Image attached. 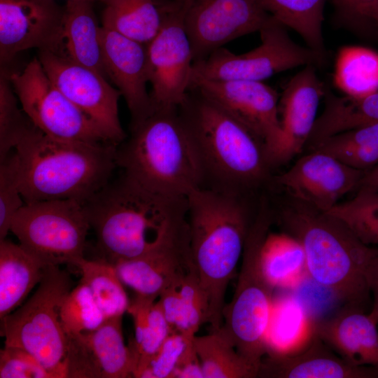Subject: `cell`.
Instances as JSON below:
<instances>
[{
	"instance_id": "1",
	"label": "cell",
	"mask_w": 378,
	"mask_h": 378,
	"mask_svg": "<svg viewBox=\"0 0 378 378\" xmlns=\"http://www.w3.org/2000/svg\"><path fill=\"white\" fill-rule=\"evenodd\" d=\"M83 204L99 259L113 265L145 254L187 225V198L155 193L123 174Z\"/></svg>"
},
{
	"instance_id": "2",
	"label": "cell",
	"mask_w": 378,
	"mask_h": 378,
	"mask_svg": "<svg viewBox=\"0 0 378 378\" xmlns=\"http://www.w3.org/2000/svg\"><path fill=\"white\" fill-rule=\"evenodd\" d=\"M116 150L110 143L57 139L31 122L14 149L24 204L56 200L84 204L110 181Z\"/></svg>"
},
{
	"instance_id": "3",
	"label": "cell",
	"mask_w": 378,
	"mask_h": 378,
	"mask_svg": "<svg viewBox=\"0 0 378 378\" xmlns=\"http://www.w3.org/2000/svg\"><path fill=\"white\" fill-rule=\"evenodd\" d=\"M251 222L239 195L202 187L187 197L190 254L211 330L221 326L226 290L241 258Z\"/></svg>"
},
{
	"instance_id": "4",
	"label": "cell",
	"mask_w": 378,
	"mask_h": 378,
	"mask_svg": "<svg viewBox=\"0 0 378 378\" xmlns=\"http://www.w3.org/2000/svg\"><path fill=\"white\" fill-rule=\"evenodd\" d=\"M178 108L153 110L131 125L130 136L117 146L116 164L123 174L150 191L187 198L204 187V174Z\"/></svg>"
},
{
	"instance_id": "5",
	"label": "cell",
	"mask_w": 378,
	"mask_h": 378,
	"mask_svg": "<svg viewBox=\"0 0 378 378\" xmlns=\"http://www.w3.org/2000/svg\"><path fill=\"white\" fill-rule=\"evenodd\" d=\"M178 110L197 149L204 184L211 183L207 188L241 195L265 178L264 144L244 125L194 88Z\"/></svg>"
},
{
	"instance_id": "6",
	"label": "cell",
	"mask_w": 378,
	"mask_h": 378,
	"mask_svg": "<svg viewBox=\"0 0 378 378\" xmlns=\"http://www.w3.org/2000/svg\"><path fill=\"white\" fill-rule=\"evenodd\" d=\"M302 204L284 209L281 223L302 244L307 274L339 300L364 309L371 295L364 271L374 247L339 219Z\"/></svg>"
},
{
	"instance_id": "7",
	"label": "cell",
	"mask_w": 378,
	"mask_h": 378,
	"mask_svg": "<svg viewBox=\"0 0 378 378\" xmlns=\"http://www.w3.org/2000/svg\"><path fill=\"white\" fill-rule=\"evenodd\" d=\"M272 222L271 213L265 206L251 222L234 293L224 307L222 323L216 330L258 370L266 354V333L274 302V288L267 281L260 264L261 248Z\"/></svg>"
},
{
	"instance_id": "8",
	"label": "cell",
	"mask_w": 378,
	"mask_h": 378,
	"mask_svg": "<svg viewBox=\"0 0 378 378\" xmlns=\"http://www.w3.org/2000/svg\"><path fill=\"white\" fill-rule=\"evenodd\" d=\"M71 290L69 274L47 265L33 295L1 320L4 346L21 348L36 358L53 376L66 378L68 337L62 328V302Z\"/></svg>"
},
{
	"instance_id": "9",
	"label": "cell",
	"mask_w": 378,
	"mask_h": 378,
	"mask_svg": "<svg viewBox=\"0 0 378 378\" xmlns=\"http://www.w3.org/2000/svg\"><path fill=\"white\" fill-rule=\"evenodd\" d=\"M90 228L84 204L74 200L24 204L10 225L19 244L43 265L75 267L84 258Z\"/></svg>"
},
{
	"instance_id": "10",
	"label": "cell",
	"mask_w": 378,
	"mask_h": 378,
	"mask_svg": "<svg viewBox=\"0 0 378 378\" xmlns=\"http://www.w3.org/2000/svg\"><path fill=\"white\" fill-rule=\"evenodd\" d=\"M286 28L272 17L259 31L258 46L239 55L220 48L193 62L192 73L211 80L262 81L295 67L323 64L324 57L293 41Z\"/></svg>"
},
{
	"instance_id": "11",
	"label": "cell",
	"mask_w": 378,
	"mask_h": 378,
	"mask_svg": "<svg viewBox=\"0 0 378 378\" xmlns=\"http://www.w3.org/2000/svg\"><path fill=\"white\" fill-rule=\"evenodd\" d=\"M8 77L23 112L46 135L66 141L112 144L54 85L38 58L20 71L8 72Z\"/></svg>"
},
{
	"instance_id": "12",
	"label": "cell",
	"mask_w": 378,
	"mask_h": 378,
	"mask_svg": "<svg viewBox=\"0 0 378 378\" xmlns=\"http://www.w3.org/2000/svg\"><path fill=\"white\" fill-rule=\"evenodd\" d=\"M162 22L148 43V77L153 110L178 108L188 92L193 66L191 44L186 31L180 0L160 3Z\"/></svg>"
},
{
	"instance_id": "13",
	"label": "cell",
	"mask_w": 378,
	"mask_h": 378,
	"mask_svg": "<svg viewBox=\"0 0 378 378\" xmlns=\"http://www.w3.org/2000/svg\"><path fill=\"white\" fill-rule=\"evenodd\" d=\"M194 62L271 19L259 0H180Z\"/></svg>"
},
{
	"instance_id": "14",
	"label": "cell",
	"mask_w": 378,
	"mask_h": 378,
	"mask_svg": "<svg viewBox=\"0 0 378 378\" xmlns=\"http://www.w3.org/2000/svg\"><path fill=\"white\" fill-rule=\"evenodd\" d=\"M238 120L264 144L270 160L281 139L276 91L262 81L211 80L192 72L190 88Z\"/></svg>"
},
{
	"instance_id": "15",
	"label": "cell",
	"mask_w": 378,
	"mask_h": 378,
	"mask_svg": "<svg viewBox=\"0 0 378 378\" xmlns=\"http://www.w3.org/2000/svg\"><path fill=\"white\" fill-rule=\"evenodd\" d=\"M37 58L54 85L111 143L118 146L127 138L118 114L121 93L104 76L50 50H38Z\"/></svg>"
},
{
	"instance_id": "16",
	"label": "cell",
	"mask_w": 378,
	"mask_h": 378,
	"mask_svg": "<svg viewBox=\"0 0 378 378\" xmlns=\"http://www.w3.org/2000/svg\"><path fill=\"white\" fill-rule=\"evenodd\" d=\"M365 172L328 154L313 150L276 176L275 182L295 199L326 213L343 196L358 189Z\"/></svg>"
},
{
	"instance_id": "17",
	"label": "cell",
	"mask_w": 378,
	"mask_h": 378,
	"mask_svg": "<svg viewBox=\"0 0 378 378\" xmlns=\"http://www.w3.org/2000/svg\"><path fill=\"white\" fill-rule=\"evenodd\" d=\"M63 15L55 0H0L1 65L31 48L57 52Z\"/></svg>"
},
{
	"instance_id": "18",
	"label": "cell",
	"mask_w": 378,
	"mask_h": 378,
	"mask_svg": "<svg viewBox=\"0 0 378 378\" xmlns=\"http://www.w3.org/2000/svg\"><path fill=\"white\" fill-rule=\"evenodd\" d=\"M122 317L107 318L97 329L68 337L66 378L133 377Z\"/></svg>"
},
{
	"instance_id": "19",
	"label": "cell",
	"mask_w": 378,
	"mask_h": 378,
	"mask_svg": "<svg viewBox=\"0 0 378 378\" xmlns=\"http://www.w3.org/2000/svg\"><path fill=\"white\" fill-rule=\"evenodd\" d=\"M103 65L107 76L124 97L131 115V125L147 118L153 108L147 90L146 44L101 27Z\"/></svg>"
},
{
	"instance_id": "20",
	"label": "cell",
	"mask_w": 378,
	"mask_h": 378,
	"mask_svg": "<svg viewBox=\"0 0 378 378\" xmlns=\"http://www.w3.org/2000/svg\"><path fill=\"white\" fill-rule=\"evenodd\" d=\"M326 88L314 64L304 66L287 83L279 102L281 139L270 166L284 164L304 149Z\"/></svg>"
},
{
	"instance_id": "21",
	"label": "cell",
	"mask_w": 378,
	"mask_h": 378,
	"mask_svg": "<svg viewBox=\"0 0 378 378\" xmlns=\"http://www.w3.org/2000/svg\"><path fill=\"white\" fill-rule=\"evenodd\" d=\"M113 266L124 286L137 295L157 299L179 277L195 269L190 254L188 223L150 251L118 262Z\"/></svg>"
},
{
	"instance_id": "22",
	"label": "cell",
	"mask_w": 378,
	"mask_h": 378,
	"mask_svg": "<svg viewBox=\"0 0 378 378\" xmlns=\"http://www.w3.org/2000/svg\"><path fill=\"white\" fill-rule=\"evenodd\" d=\"M258 377L267 378H376L378 367L348 363L312 332L297 352L265 354Z\"/></svg>"
},
{
	"instance_id": "23",
	"label": "cell",
	"mask_w": 378,
	"mask_h": 378,
	"mask_svg": "<svg viewBox=\"0 0 378 378\" xmlns=\"http://www.w3.org/2000/svg\"><path fill=\"white\" fill-rule=\"evenodd\" d=\"M312 332L348 363L378 367V323L363 309L347 304Z\"/></svg>"
},
{
	"instance_id": "24",
	"label": "cell",
	"mask_w": 378,
	"mask_h": 378,
	"mask_svg": "<svg viewBox=\"0 0 378 378\" xmlns=\"http://www.w3.org/2000/svg\"><path fill=\"white\" fill-rule=\"evenodd\" d=\"M92 2L69 0L64 6L60 43L57 53L105 78L100 29Z\"/></svg>"
},
{
	"instance_id": "25",
	"label": "cell",
	"mask_w": 378,
	"mask_h": 378,
	"mask_svg": "<svg viewBox=\"0 0 378 378\" xmlns=\"http://www.w3.org/2000/svg\"><path fill=\"white\" fill-rule=\"evenodd\" d=\"M46 267L20 244L0 241V320L22 304Z\"/></svg>"
},
{
	"instance_id": "26",
	"label": "cell",
	"mask_w": 378,
	"mask_h": 378,
	"mask_svg": "<svg viewBox=\"0 0 378 378\" xmlns=\"http://www.w3.org/2000/svg\"><path fill=\"white\" fill-rule=\"evenodd\" d=\"M323 98L325 106L306 144L307 151L337 133L378 123V92L361 97H340L326 88Z\"/></svg>"
},
{
	"instance_id": "27",
	"label": "cell",
	"mask_w": 378,
	"mask_h": 378,
	"mask_svg": "<svg viewBox=\"0 0 378 378\" xmlns=\"http://www.w3.org/2000/svg\"><path fill=\"white\" fill-rule=\"evenodd\" d=\"M102 26L148 44L158 33L162 13L158 0H104Z\"/></svg>"
},
{
	"instance_id": "28",
	"label": "cell",
	"mask_w": 378,
	"mask_h": 378,
	"mask_svg": "<svg viewBox=\"0 0 378 378\" xmlns=\"http://www.w3.org/2000/svg\"><path fill=\"white\" fill-rule=\"evenodd\" d=\"M260 264L267 281L273 288L295 285L307 272L303 247L287 232H269L261 248Z\"/></svg>"
},
{
	"instance_id": "29",
	"label": "cell",
	"mask_w": 378,
	"mask_h": 378,
	"mask_svg": "<svg viewBox=\"0 0 378 378\" xmlns=\"http://www.w3.org/2000/svg\"><path fill=\"white\" fill-rule=\"evenodd\" d=\"M265 10L304 39L307 47L325 58L322 25L326 0H259Z\"/></svg>"
},
{
	"instance_id": "30",
	"label": "cell",
	"mask_w": 378,
	"mask_h": 378,
	"mask_svg": "<svg viewBox=\"0 0 378 378\" xmlns=\"http://www.w3.org/2000/svg\"><path fill=\"white\" fill-rule=\"evenodd\" d=\"M334 83L349 97L378 92V52L362 46L342 48L335 66Z\"/></svg>"
},
{
	"instance_id": "31",
	"label": "cell",
	"mask_w": 378,
	"mask_h": 378,
	"mask_svg": "<svg viewBox=\"0 0 378 378\" xmlns=\"http://www.w3.org/2000/svg\"><path fill=\"white\" fill-rule=\"evenodd\" d=\"M204 378H253L258 370L217 330L193 338Z\"/></svg>"
},
{
	"instance_id": "32",
	"label": "cell",
	"mask_w": 378,
	"mask_h": 378,
	"mask_svg": "<svg viewBox=\"0 0 378 378\" xmlns=\"http://www.w3.org/2000/svg\"><path fill=\"white\" fill-rule=\"evenodd\" d=\"M313 150L328 154L353 168L367 171L378 164V123L334 134L310 151Z\"/></svg>"
},
{
	"instance_id": "33",
	"label": "cell",
	"mask_w": 378,
	"mask_h": 378,
	"mask_svg": "<svg viewBox=\"0 0 378 378\" xmlns=\"http://www.w3.org/2000/svg\"><path fill=\"white\" fill-rule=\"evenodd\" d=\"M106 318L122 316L130 305L124 284L114 266L101 259L83 258L76 267Z\"/></svg>"
},
{
	"instance_id": "34",
	"label": "cell",
	"mask_w": 378,
	"mask_h": 378,
	"mask_svg": "<svg viewBox=\"0 0 378 378\" xmlns=\"http://www.w3.org/2000/svg\"><path fill=\"white\" fill-rule=\"evenodd\" d=\"M307 316L295 299L274 302L267 328L266 354H284L290 352L300 343Z\"/></svg>"
},
{
	"instance_id": "35",
	"label": "cell",
	"mask_w": 378,
	"mask_h": 378,
	"mask_svg": "<svg viewBox=\"0 0 378 378\" xmlns=\"http://www.w3.org/2000/svg\"><path fill=\"white\" fill-rule=\"evenodd\" d=\"M327 214L341 220L364 244L378 245V192L357 191Z\"/></svg>"
},
{
	"instance_id": "36",
	"label": "cell",
	"mask_w": 378,
	"mask_h": 378,
	"mask_svg": "<svg viewBox=\"0 0 378 378\" xmlns=\"http://www.w3.org/2000/svg\"><path fill=\"white\" fill-rule=\"evenodd\" d=\"M59 318L67 337L93 331L106 320L90 289L81 282L63 300Z\"/></svg>"
},
{
	"instance_id": "37",
	"label": "cell",
	"mask_w": 378,
	"mask_h": 378,
	"mask_svg": "<svg viewBox=\"0 0 378 378\" xmlns=\"http://www.w3.org/2000/svg\"><path fill=\"white\" fill-rule=\"evenodd\" d=\"M17 96L9 80L8 72L0 76V160L15 149L31 120L18 107Z\"/></svg>"
},
{
	"instance_id": "38",
	"label": "cell",
	"mask_w": 378,
	"mask_h": 378,
	"mask_svg": "<svg viewBox=\"0 0 378 378\" xmlns=\"http://www.w3.org/2000/svg\"><path fill=\"white\" fill-rule=\"evenodd\" d=\"M24 204L18 161L13 151L0 160V241L6 239L14 216Z\"/></svg>"
},
{
	"instance_id": "39",
	"label": "cell",
	"mask_w": 378,
	"mask_h": 378,
	"mask_svg": "<svg viewBox=\"0 0 378 378\" xmlns=\"http://www.w3.org/2000/svg\"><path fill=\"white\" fill-rule=\"evenodd\" d=\"M158 302L172 332L193 339L200 327L205 323L204 312L185 301L173 286L160 295Z\"/></svg>"
},
{
	"instance_id": "40",
	"label": "cell",
	"mask_w": 378,
	"mask_h": 378,
	"mask_svg": "<svg viewBox=\"0 0 378 378\" xmlns=\"http://www.w3.org/2000/svg\"><path fill=\"white\" fill-rule=\"evenodd\" d=\"M189 339L178 332H171L157 352L134 375L136 378H174L176 366Z\"/></svg>"
},
{
	"instance_id": "41",
	"label": "cell",
	"mask_w": 378,
	"mask_h": 378,
	"mask_svg": "<svg viewBox=\"0 0 378 378\" xmlns=\"http://www.w3.org/2000/svg\"><path fill=\"white\" fill-rule=\"evenodd\" d=\"M171 332L160 304L155 301L149 310L148 327L141 344L134 351L130 349L133 362V377L157 352Z\"/></svg>"
},
{
	"instance_id": "42",
	"label": "cell",
	"mask_w": 378,
	"mask_h": 378,
	"mask_svg": "<svg viewBox=\"0 0 378 378\" xmlns=\"http://www.w3.org/2000/svg\"><path fill=\"white\" fill-rule=\"evenodd\" d=\"M0 378H53V376L27 351L4 346L0 351Z\"/></svg>"
},
{
	"instance_id": "43",
	"label": "cell",
	"mask_w": 378,
	"mask_h": 378,
	"mask_svg": "<svg viewBox=\"0 0 378 378\" xmlns=\"http://www.w3.org/2000/svg\"><path fill=\"white\" fill-rule=\"evenodd\" d=\"M174 378H204L193 340L188 343L184 351L175 370Z\"/></svg>"
},
{
	"instance_id": "44",
	"label": "cell",
	"mask_w": 378,
	"mask_h": 378,
	"mask_svg": "<svg viewBox=\"0 0 378 378\" xmlns=\"http://www.w3.org/2000/svg\"><path fill=\"white\" fill-rule=\"evenodd\" d=\"M365 277L373 297L370 316L378 323V248H374L364 271Z\"/></svg>"
},
{
	"instance_id": "45",
	"label": "cell",
	"mask_w": 378,
	"mask_h": 378,
	"mask_svg": "<svg viewBox=\"0 0 378 378\" xmlns=\"http://www.w3.org/2000/svg\"><path fill=\"white\" fill-rule=\"evenodd\" d=\"M378 192V164L365 172L357 191Z\"/></svg>"
},
{
	"instance_id": "46",
	"label": "cell",
	"mask_w": 378,
	"mask_h": 378,
	"mask_svg": "<svg viewBox=\"0 0 378 378\" xmlns=\"http://www.w3.org/2000/svg\"><path fill=\"white\" fill-rule=\"evenodd\" d=\"M356 18L369 21L374 24L378 28V0L360 6L356 12Z\"/></svg>"
},
{
	"instance_id": "47",
	"label": "cell",
	"mask_w": 378,
	"mask_h": 378,
	"mask_svg": "<svg viewBox=\"0 0 378 378\" xmlns=\"http://www.w3.org/2000/svg\"><path fill=\"white\" fill-rule=\"evenodd\" d=\"M335 6L349 15L356 18V10L374 0H331Z\"/></svg>"
},
{
	"instance_id": "48",
	"label": "cell",
	"mask_w": 378,
	"mask_h": 378,
	"mask_svg": "<svg viewBox=\"0 0 378 378\" xmlns=\"http://www.w3.org/2000/svg\"><path fill=\"white\" fill-rule=\"evenodd\" d=\"M66 1H69V0H66ZM85 1H94V0H85ZM102 1H104V0H101Z\"/></svg>"
}]
</instances>
